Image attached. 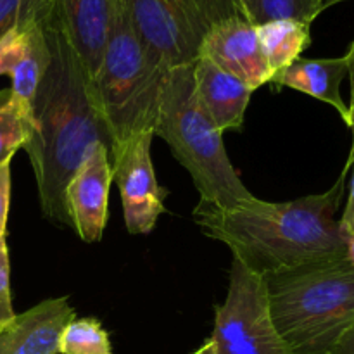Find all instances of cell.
I'll use <instances>...</instances> for the list:
<instances>
[{"label": "cell", "instance_id": "12", "mask_svg": "<svg viewBox=\"0 0 354 354\" xmlns=\"http://www.w3.org/2000/svg\"><path fill=\"white\" fill-rule=\"evenodd\" d=\"M48 64L50 50L38 21L14 28L0 40V76H9L14 99L31 114L35 93Z\"/></svg>", "mask_w": 354, "mask_h": 354}, {"label": "cell", "instance_id": "14", "mask_svg": "<svg viewBox=\"0 0 354 354\" xmlns=\"http://www.w3.org/2000/svg\"><path fill=\"white\" fill-rule=\"evenodd\" d=\"M192 75L197 100L214 127L241 131L254 90L206 57L194 62Z\"/></svg>", "mask_w": 354, "mask_h": 354}, {"label": "cell", "instance_id": "2", "mask_svg": "<svg viewBox=\"0 0 354 354\" xmlns=\"http://www.w3.org/2000/svg\"><path fill=\"white\" fill-rule=\"evenodd\" d=\"M41 26L50 64L35 93L33 133L24 151L37 180L41 213L54 223L71 227L64 207L66 185L97 144L111 152L113 142L75 48L55 24Z\"/></svg>", "mask_w": 354, "mask_h": 354}, {"label": "cell", "instance_id": "3", "mask_svg": "<svg viewBox=\"0 0 354 354\" xmlns=\"http://www.w3.org/2000/svg\"><path fill=\"white\" fill-rule=\"evenodd\" d=\"M168 73L137 33L123 2L114 0L102 61L90 78L113 142L111 151L137 135L154 133Z\"/></svg>", "mask_w": 354, "mask_h": 354}, {"label": "cell", "instance_id": "19", "mask_svg": "<svg viewBox=\"0 0 354 354\" xmlns=\"http://www.w3.org/2000/svg\"><path fill=\"white\" fill-rule=\"evenodd\" d=\"M59 354H114L109 332L93 317H75L61 334Z\"/></svg>", "mask_w": 354, "mask_h": 354}, {"label": "cell", "instance_id": "4", "mask_svg": "<svg viewBox=\"0 0 354 354\" xmlns=\"http://www.w3.org/2000/svg\"><path fill=\"white\" fill-rule=\"evenodd\" d=\"M266 290L290 354H334L354 328V266L346 259L268 277Z\"/></svg>", "mask_w": 354, "mask_h": 354}, {"label": "cell", "instance_id": "20", "mask_svg": "<svg viewBox=\"0 0 354 354\" xmlns=\"http://www.w3.org/2000/svg\"><path fill=\"white\" fill-rule=\"evenodd\" d=\"M50 12V0H0V40L14 28L38 21L44 23Z\"/></svg>", "mask_w": 354, "mask_h": 354}, {"label": "cell", "instance_id": "22", "mask_svg": "<svg viewBox=\"0 0 354 354\" xmlns=\"http://www.w3.org/2000/svg\"><path fill=\"white\" fill-rule=\"evenodd\" d=\"M10 162L0 166V237H7V221H9L10 207Z\"/></svg>", "mask_w": 354, "mask_h": 354}, {"label": "cell", "instance_id": "7", "mask_svg": "<svg viewBox=\"0 0 354 354\" xmlns=\"http://www.w3.org/2000/svg\"><path fill=\"white\" fill-rule=\"evenodd\" d=\"M192 354H290L270 315L265 277L232 258L228 292L214 306L213 332Z\"/></svg>", "mask_w": 354, "mask_h": 354}, {"label": "cell", "instance_id": "25", "mask_svg": "<svg viewBox=\"0 0 354 354\" xmlns=\"http://www.w3.org/2000/svg\"><path fill=\"white\" fill-rule=\"evenodd\" d=\"M334 354H354V328L348 332L335 348Z\"/></svg>", "mask_w": 354, "mask_h": 354}, {"label": "cell", "instance_id": "26", "mask_svg": "<svg viewBox=\"0 0 354 354\" xmlns=\"http://www.w3.org/2000/svg\"><path fill=\"white\" fill-rule=\"evenodd\" d=\"M344 259L349 263V265L354 266V234L346 235V256H344Z\"/></svg>", "mask_w": 354, "mask_h": 354}, {"label": "cell", "instance_id": "11", "mask_svg": "<svg viewBox=\"0 0 354 354\" xmlns=\"http://www.w3.org/2000/svg\"><path fill=\"white\" fill-rule=\"evenodd\" d=\"M113 10L114 0H50L44 23L55 24L64 33L90 78L102 61Z\"/></svg>", "mask_w": 354, "mask_h": 354}, {"label": "cell", "instance_id": "18", "mask_svg": "<svg viewBox=\"0 0 354 354\" xmlns=\"http://www.w3.org/2000/svg\"><path fill=\"white\" fill-rule=\"evenodd\" d=\"M241 16L252 26L279 19H296L311 24L322 12L320 0H237Z\"/></svg>", "mask_w": 354, "mask_h": 354}, {"label": "cell", "instance_id": "21", "mask_svg": "<svg viewBox=\"0 0 354 354\" xmlns=\"http://www.w3.org/2000/svg\"><path fill=\"white\" fill-rule=\"evenodd\" d=\"M16 317L10 292V261L7 239L0 237V325L7 324Z\"/></svg>", "mask_w": 354, "mask_h": 354}, {"label": "cell", "instance_id": "17", "mask_svg": "<svg viewBox=\"0 0 354 354\" xmlns=\"http://www.w3.org/2000/svg\"><path fill=\"white\" fill-rule=\"evenodd\" d=\"M33 133V114L14 99L10 88L0 90V166L12 161Z\"/></svg>", "mask_w": 354, "mask_h": 354}, {"label": "cell", "instance_id": "8", "mask_svg": "<svg viewBox=\"0 0 354 354\" xmlns=\"http://www.w3.org/2000/svg\"><path fill=\"white\" fill-rule=\"evenodd\" d=\"M154 133H142L111 151L113 183L120 190L128 234L147 235L166 213L168 190L159 185L152 165Z\"/></svg>", "mask_w": 354, "mask_h": 354}, {"label": "cell", "instance_id": "1", "mask_svg": "<svg viewBox=\"0 0 354 354\" xmlns=\"http://www.w3.org/2000/svg\"><path fill=\"white\" fill-rule=\"evenodd\" d=\"M348 175L341 173L322 194L287 203L252 197L228 209L196 207L194 218L204 235L230 249L245 268L275 277L344 259L346 234L335 220Z\"/></svg>", "mask_w": 354, "mask_h": 354}, {"label": "cell", "instance_id": "24", "mask_svg": "<svg viewBox=\"0 0 354 354\" xmlns=\"http://www.w3.org/2000/svg\"><path fill=\"white\" fill-rule=\"evenodd\" d=\"M346 59H348V68H349V83H351V100H349V114H351V123H349V130H351V149H349L348 159H351L354 156V40L349 45L348 52H346Z\"/></svg>", "mask_w": 354, "mask_h": 354}, {"label": "cell", "instance_id": "27", "mask_svg": "<svg viewBox=\"0 0 354 354\" xmlns=\"http://www.w3.org/2000/svg\"><path fill=\"white\" fill-rule=\"evenodd\" d=\"M322 2V9H328V7H334L337 6V3H342V2H349V0H320Z\"/></svg>", "mask_w": 354, "mask_h": 354}, {"label": "cell", "instance_id": "13", "mask_svg": "<svg viewBox=\"0 0 354 354\" xmlns=\"http://www.w3.org/2000/svg\"><path fill=\"white\" fill-rule=\"evenodd\" d=\"M75 317L66 296L41 301L0 325V354H59L62 330Z\"/></svg>", "mask_w": 354, "mask_h": 354}, {"label": "cell", "instance_id": "15", "mask_svg": "<svg viewBox=\"0 0 354 354\" xmlns=\"http://www.w3.org/2000/svg\"><path fill=\"white\" fill-rule=\"evenodd\" d=\"M348 73L346 55L328 59L299 57L286 69L275 73L268 85H272L275 92H280L282 88H292L328 104L337 111L346 127L349 128L351 123L349 106L341 95V83L344 82Z\"/></svg>", "mask_w": 354, "mask_h": 354}, {"label": "cell", "instance_id": "9", "mask_svg": "<svg viewBox=\"0 0 354 354\" xmlns=\"http://www.w3.org/2000/svg\"><path fill=\"white\" fill-rule=\"evenodd\" d=\"M113 183L109 149L97 144L64 189V207L69 225L83 242H99L109 218V190Z\"/></svg>", "mask_w": 354, "mask_h": 354}, {"label": "cell", "instance_id": "5", "mask_svg": "<svg viewBox=\"0 0 354 354\" xmlns=\"http://www.w3.org/2000/svg\"><path fill=\"white\" fill-rule=\"evenodd\" d=\"M154 137L162 138L189 171L199 192V207L228 209L254 197L228 158L223 131L197 100L192 64L169 69Z\"/></svg>", "mask_w": 354, "mask_h": 354}, {"label": "cell", "instance_id": "6", "mask_svg": "<svg viewBox=\"0 0 354 354\" xmlns=\"http://www.w3.org/2000/svg\"><path fill=\"white\" fill-rule=\"evenodd\" d=\"M121 2L144 44L169 69L194 64L204 37L218 24L241 16L237 0Z\"/></svg>", "mask_w": 354, "mask_h": 354}, {"label": "cell", "instance_id": "16", "mask_svg": "<svg viewBox=\"0 0 354 354\" xmlns=\"http://www.w3.org/2000/svg\"><path fill=\"white\" fill-rule=\"evenodd\" d=\"M263 54L273 75L301 57L311 45V24L296 19H279L256 26Z\"/></svg>", "mask_w": 354, "mask_h": 354}, {"label": "cell", "instance_id": "23", "mask_svg": "<svg viewBox=\"0 0 354 354\" xmlns=\"http://www.w3.org/2000/svg\"><path fill=\"white\" fill-rule=\"evenodd\" d=\"M349 169H353L351 180H349V197H348V203H346L342 218L339 220L342 232H344L346 235L354 234V156L351 159H348V161H346L344 168H342V173H346V175H348Z\"/></svg>", "mask_w": 354, "mask_h": 354}, {"label": "cell", "instance_id": "10", "mask_svg": "<svg viewBox=\"0 0 354 354\" xmlns=\"http://www.w3.org/2000/svg\"><path fill=\"white\" fill-rule=\"evenodd\" d=\"M199 57L209 59L251 90L268 85L273 76L259 44L258 30L241 16L214 26L204 37Z\"/></svg>", "mask_w": 354, "mask_h": 354}]
</instances>
